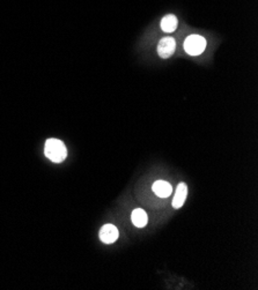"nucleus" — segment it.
I'll list each match as a JSON object with an SVG mask.
<instances>
[{
	"instance_id": "1",
	"label": "nucleus",
	"mask_w": 258,
	"mask_h": 290,
	"mask_svg": "<svg viewBox=\"0 0 258 290\" xmlns=\"http://www.w3.org/2000/svg\"><path fill=\"white\" fill-rule=\"evenodd\" d=\"M44 154L50 161L55 163L63 162L67 156V150L63 141L58 139H49L45 142Z\"/></svg>"
},
{
	"instance_id": "2",
	"label": "nucleus",
	"mask_w": 258,
	"mask_h": 290,
	"mask_svg": "<svg viewBox=\"0 0 258 290\" xmlns=\"http://www.w3.org/2000/svg\"><path fill=\"white\" fill-rule=\"evenodd\" d=\"M206 48V40L203 36L191 35L184 42V50L190 56H199Z\"/></svg>"
},
{
	"instance_id": "3",
	"label": "nucleus",
	"mask_w": 258,
	"mask_h": 290,
	"mask_svg": "<svg viewBox=\"0 0 258 290\" xmlns=\"http://www.w3.org/2000/svg\"><path fill=\"white\" fill-rule=\"evenodd\" d=\"M176 42L173 37H163L157 45V53L161 58L167 59L175 52Z\"/></svg>"
},
{
	"instance_id": "4",
	"label": "nucleus",
	"mask_w": 258,
	"mask_h": 290,
	"mask_svg": "<svg viewBox=\"0 0 258 290\" xmlns=\"http://www.w3.org/2000/svg\"><path fill=\"white\" fill-rule=\"evenodd\" d=\"M118 230L113 224H106L100 230V239L106 244H113L118 238Z\"/></svg>"
},
{
	"instance_id": "5",
	"label": "nucleus",
	"mask_w": 258,
	"mask_h": 290,
	"mask_svg": "<svg viewBox=\"0 0 258 290\" xmlns=\"http://www.w3.org/2000/svg\"><path fill=\"white\" fill-rule=\"evenodd\" d=\"M188 196V186L186 183H181L177 186L176 193L174 196V199H173V207L179 209L184 205V201L187 199Z\"/></svg>"
},
{
	"instance_id": "6",
	"label": "nucleus",
	"mask_w": 258,
	"mask_h": 290,
	"mask_svg": "<svg viewBox=\"0 0 258 290\" xmlns=\"http://www.w3.org/2000/svg\"><path fill=\"white\" fill-rule=\"evenodd\" d=\"M152 189H153V192L160 198H167L170 196L173 192L171 185L165 181H156L153 184Z\"/></svg>"
},
{
	"instance_id": "7",
	"label": "nucleus",
	"mask_w": 258,
	"mask_h": 290,
	"mask_svg": "<svg viewBox=\"0 0 258 290\" xmlns=\"http://www.w3.org/2000/svg\"><path fill=\"white\" fill-rule=\"evenodd\" d=\"M131 220H132L133 224L137 228H144L146 224H147L148 217L144 209L137 208V209H134V211L132 212V214H131Z\"/></svg>"
},
{
	"instance_id": "8",
	"label": "nucleus",
	"mask_w": 258,
	"mask_h": 290,
	"mask_svg": "<svg viewBox=\"0 0 258 290\" xmlns=\"http://www.w3.org/2000/svg\"><path fill=\"white\" fill-rule=\"evenodd\" d=\"M177 25H179V21H177V18L173 14H168L162 19L161 21V29L163 30L164 33H173L177 28Z\"/></svg>"
}]
</instances>
